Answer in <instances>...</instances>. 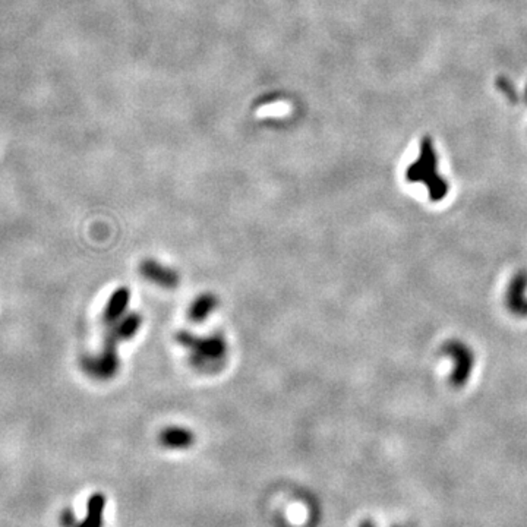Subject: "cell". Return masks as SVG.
I'll use <instances>...</instances> for the list:
<instances>
[{
	"mask_svg": "<svg viewBox=\"0 0 527 527\" xmlns=\"http://www.w3.org/2000/svg\"><path fill=\"white\" fill-rule=\"evenodd\" d=\"M141 324H143V316L139 313L132 312L125 315L123 318L110 325L107 334H105L104 343L117 346L121 342L132 338L138 333Z\"/></svg>",
	"mask_w": 527,
	"mask_h": 527,
	"instance_id": "obj_4",
	"label": "cell"
},
{
	"mask_svg": "<svg viewBox=\"0 0 527 527\" xmlns=\"http://www.w3.org/2000/svg\"><path fill=\"white\" fill-rule=\"evenodd\" d=\"M129 300H131V291L126 287H119L113 291V295L110 296L107 304H105V309L103 313V321L104 324L112 325L114 322L123 318V315L127 309Z\"/></svg>",
	"mask_w": 527,
	"mask_h": 527,
	"instance_id": "obj_6",
	"label": "cell"
},
{
	"mask_svg": "<svg viewBox=\"0 0 527 527\" xmlns=\"http://www.w3.org/2000/svg\"><path fill=\"white\" fill-rule=\"evenodd\" d=\"M139 271L148 281L164 289H174L179 286L180 276L176 269L163 265L154 260H144L139 267Z\"/></svg>",
	"mask_w": 527,
	"mask_h": 527,
	"instance_id": "obj_3",
	"label": "cell"
},
{
	"mask_svg": "<svg viewBox=\"0 0 527 527\" xmlns=\"http://www.w3.org/2000/svg\"><path fill=\"white\" fill-rule=\"evenodd\" d=\"M160 444L170 450H186L192 447L195 435L191 429L183 426H169L160 432Z\"/></svg>",
	"mask_w": 527,
	"mask_h": 527,
	"instance_id": "obj_5",
	"label": "cell"
},
{
	"mask_svg": "<svg viewBox=\"0 0 527 527\" xmlns=\"http://www.w3.org/2000/svg\"><path fill=\"white\" fill-rule=\"evenodd\" d=\"M104 507H105L104 495L100 494V492L92 494L87 504V517L78 524V527H101Z\"/></svg>",
	"mask_w": 527,
	"mask_h": 527,
	"instance_id": "obj_8",
	"label": "cell"
},
{
	"mask_svg": "<svg viewBox=\"0 0 527 527\" xmlns=\"http://www.w3.org/2000/svg\"><path fill=\"white\" fill-rule=\"evenodd\" d=\"M448 351L450 355L454 358V362H455V366H457V372L454 373V378L457 380V382H463L467 377V373H471V368L466 365V363H462V358L468 353V350L460 344V343H453L448 346Z\"/></svg>",
	"mask_w": 527,
	"mask_h": 527,
	"instance_id": "obj_9",
	"label": "cell"
},
{
	"mask_svg": "<svg viewBox=\"0 0 527 527\" xmlns=\"http://www.w3.org/2000/svg\"><path fill=\"white\" fill-rule=\"evenodd\" d=\"M78 521H76V517H75V513L72 510L66 508L65 511H62L61 514V526L62 527H78Z\"/></svg>",
	"mask_w": 527,
	"mask_h": 527,
	"instance_id": "obj_10",
	"label": "cell"
},
{
	"mask_svg": "<svg viewBox=\"0 0 527 527\" xmlns=\"http://www.w3.org/2000/svg\"><path fill=\"white\" fill-rule=\"evenodd\" d=\"M82 368L96 380H110L119 371V355H117V346L105 344L101 351L96 356L85 358L82 362Z\"/></svg>",
	"mask_w": 527,
	"mask_h": 527,
	"instance_id": "obj_2",
	"label": "cell"
},
{
	"mask_svg": "<svg viewBox=\"0 0 527 527\" xmlns=\"http://www.w3.org/2000/svg\"><path fill=\"white\" fill-rule=\"evenodd\" d=\"M218 304V299L213 293H203L198 296L189 308V318L194 322H204L213 313Z\"/></svg>",
	"mask_w": 527,
	"mask_h": 527,
	"instance_id": "obj_7",
	"label": "cell"
},
{
	"mask_svg": "<svg viewBox=\"0 0 527 527\" xmlns=\"http://www.w3.org/2000/svg\"><path fill=\"white\" fill-rule=\"evenodd\" d=\"M176 340L191 351L192 365L201 371H216L226 359L227 343L225 337L220 334L196 337L187 331H180Z\"/></svg>",
	"mask_w": 527,
	"mask_h": 527,
	"instance_id": "obj_1",
	"label": "cell"
}]
</instances>
